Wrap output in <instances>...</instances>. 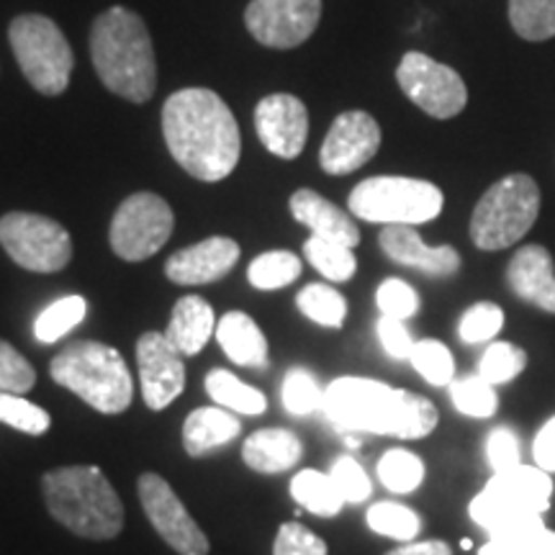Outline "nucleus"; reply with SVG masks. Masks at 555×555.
Segmentation results:
<instances>
[{
    "label": "nucleus",
    "mask_w": 555,
    "mask_h": 555,
    "mask_svg": "<svg viewBox=\"0 0 555 555\" xmlns=\"http://www.w3.org/2000/svg\"><path fill=\"white\" fill-rule=\"evenodd\" d=\"M291 496H294L298 506L314 512L319 517H335L345 504L332 476L314 468H307L294 476V481H291Z\"/></svg>",
    "instance_id": "obj_28"
},
{
    "label": "nucleus",
    "mask_w": 555,
    "mask_h": 555,
    "mask_svg": "<svg viewBox=\"0 0 555 555\" xmlns=\"http://www.w3.org/2000/svg\"><path fill=\"white\" fill-rule=\"evenodd\" d=\"M0 245L31 273H60L73 260V237L60 221L41 214L11 211L0 219Z\"/></svg>",
    "instance_id": "obj_10"
},
{
    "label": "nucleus",
    "mask_w": 555,
    "mask_h": 555,
    "mask_svg": "<svg viewBox=\"0 0 555 555\" xmlns=\"http://www.w3.org/2000/svg\"><path fill=\"white\" fill-rule=\"evenodd\" d=\"M139 502L150 525L178 555H208V538L180 502L172 486L157 474H142L137 481Z\"/></svg>",
    "instance_id": "obj_13"
},
{
    "label": "nucleus",
    "mask_w": 555,
    "mask_h": 555,
    "mask_svg": "<svg viewBox=\"0 0 555 555\" xmlns=\"http://www.w3.org/2000/svg\"><path fill=\"white\" fill-rule=\"evenodd\" d=\"M386 555H453V551L442 540H425V543H406Z\"/></svg>",
    "instance_id": "obj_49"
},
{
    "label": "nucleus",
    "mask_w": 555,
    "mask_h": 555,
    "mask_svg": "<svg viewBox=\"0 0 555 555\" xmlns=\"http://www.w3.org/2000/svg\"><path fill=\"white\" fill-rule=\"evenodd\" d=\"M332 481L337 483L339 494H343L345 502L350 504H360L371 496V478L363 470V466L356 461V457L343 455L337 457L335 466L330 470Z\"/></svg>",
    "instance_id": "obj_45"
},
{
    "label": "nucleus",
    "mask_w": 555,
    "mask_h": 555,
    "mask_svg": "<svg viewBox=\"0 0 555 555\" xmlns=\"http://www.w3.org/2000/svg\"><path fill=\"white\" fill-rule=\"evenodd\" d=\"M486 457H489V466L494 468V474L519 466V442L515 433L506 427L494 429L486 440Z\"/></svg>",
    "instance_id": "obj_46"
},
{
    "label": "nucleus",
    "mask_w": 555,
    "mask_h": 555,
    "mask_svg": "<svg viewBox=\"0 0 555 555\" xmlns=\"http://www.w3.org/2000/svg\"><path fill=\"white\" fill-rule=\"evenodd\" d=\"M88 304L82 296H65L60 301H54L47 307L34 322V337L39 343L52 345L67 335L69 330L78 327V324L86 319Z\"/></svg>",
    "instance_id": "obj_32"
},
{
    "label": "nucleus",
    "mask_w": 555,
    "mask_h": 555,
    "mask_svg": "<svg viewBox=\"0 0 555 555\" xmlns=\"http://www.w3.org/2000/svg\"><path fill=\"white\" fill-rule=\"evenodd\" d=\"M376 304L380 309V317L406 322V319H412L420 311V294L409 283L401 281V278H388L376 291Z\"/></svg>",
    "instance_id": "obj_43"
},
{
    "label": "nucleus",
    "mask_w": 555,
    "mask_h": 555,
    "mask_svg": "<svg viewBox=\"0 0 555 555\" xmlns=\"http://www.w3.org/2000/svg\"><path fill=\"white\" fill-rule=\"evenodd\" d=\"M504 327V311L502 307L491 301H481L476 307H470L463 314L461 324H457V335L466 345H481L491 343Z\"/></svg>",
    "instance_id": "obj_41"
},
{
    "label": "nucleus",
    "mask_w": 555,
    "mask_h": 555,
    "mask_svg": "<svg viewBox=\"0 0 555 555\" xmlns=\"http://www.w3.org/2000/svg\"><path fill=\"white\" fill-rule=\"evenodd\" d=\"M540 214V189L525 172L496 180L478 198L470 217V240L483 253L517 245L530 232Z\"/></svg>",
    "instance_id": "obj_6"
},
{
    "label": "nucleus",
    "mask_w": 555,
    "mask_h": 555,
    "mask_svg": "<svg viewBox=\"0 0 555 555\" xmlns=\"http://www.w3.org/2000/svg\"><path fill=\"white\" fill-rule=\"evenodd\" d=\"M37 384V371L16 347L0 339V393H24Z\"/></svg>",
    "instance_id": "obj_42"
},
{
    "label": "nucleus",
    "mask_w": 555,
    "mask_h": 555,
    "mask_svg": "<svg viewBox=\"0 0 555 555\" xmlns=\"http://www.w3.org/2000/svg\"><path fill=\"white\" fill-rule=\"evenodd\" d=\"M527 367V352L512 343H491L478 360V376L491 386L509 384Z\"/></svg>",
    "instance_id": "obj_36"
},
{
    "label": "nucleus",
    "mask_w": 555,
    "mask_h": 555,
    "mask_svg": "<svg viewBox=\"0 0 555 555\" xmlns=\"http://www.w3.org/2000/svg\"><path fill=\"white\" fill-rule=\"evenodd\" d=\"M291 214L298 224L309 227L314 237L339 242L345 247H356L360 242V229L356 221L350 219V214H345L343 208L332 204L330 198L319 196L317 191L301 189L296 191L288 201Z\"/></svg>",
    "instance_id": "obj_21"
},
{
    "label": "nucleus",
    "mask_w": 555,
    "mask_h": 555,
    "mask_svg": "<svg viewBox=\"0 0 555 555\" xmlns=\"http://www.w3.org/2000/svg\"><path fill=\"white\" fill-rule=\"evenodd\" d=\"M450 399H453L455 409L466 416H476V420H486L494 416L499 409V397L494 386L481 376H468L450 384Z\"/></svg>",
    "instance_id": "obj_39"
},
{
    "label": "nucleus",
    "mask_w": 555,
    "mask_h": 555,
    "mask_svg": "<svg viewBox=\"0 0 555 555\" xmlns=\"http://www.w3.org/2000/svg\"><path fill=\"white\" fill-rule=\"evenodd\" d=\"M478 555H555V532L547 530L543 515H522L491 532Z\"/></svg>",
    "instance_id": "obj_24"
},
{
    "label": "nucleus",
    "mask_w": 555,
    "mask_h": 555,
    "mask_svg": "<svg viewBox=\"0 0 555 555\" xmlns=\"http://www.w3.org/2000/svg\"><path fill=\"white\" fill-rule=\"evenodd\" d=\"M240 262V245L229 237H208L178 249L165 262V275L178 286H206L219 281Z\"/></svg>",
    "instance_id": "obj_18"
},
{
    "label": "nucleus",
    "mask_w": 555,
    "mask_h": 555,
    "mask_svg": "<svg viewBox=\"0 0 555 555\" xmlns=\"http://www.w3.org/2000/svg\"><path fill=\"white\" fill-rule=\"evenodd\" d=\"M211 335H217V317L211 304L201 296H183L172 307V317L165 337L180 356H198Z\"/></svg>",
    "instance_id": "obj_23"
},
{
    "label": "nucleus",
    "mask_w": 555,
    "mask_h": 555,
    "mask_svg": "<svg viewBox=\"0 0 555 555\" xmlns=\"http://www.w3.org/2000/svg\"><path fill=\"white\" fill-rule=\"evenodd\" d=\"M301 457L304 442L298 440L296 433L283 427L258 429L242 442V461L258 474H283V470L296 468Z\"/></svg>",
    "instance_id": "obj_22"
},
{
    "label": "nucleus",
    "mask_w": 555,
    "mask_h": 555,
    "mask_svg": "<svg viewBox=\"0 0 555 555\" xmlns=\"http://www.w3.org/2000/svg\"><path fill=\"white\" fill-rule=\"evenodd\" d=\"M412 365L427 384L433 386H450L455 380V360L453 352L448 350L440 339H420L414 343Z\"/></svg>",
    "instance_id": "obj_37"
},
{
    "label": "nucleus",
    "mask_w": 555,
    "mask_h": 555,
    "mask_svg": "<svg viewBox=\"0 0 555 555\" xmlns=\"http://www.w3.org/2000/svg\"><path fill=\"white\" fill-rule=\"evenodd\" d=\"M322 412L347 433L422 440L440 422L433 401L373 378L345 376L324 388Z\"/></svg>",
    "instance_id": "obj_2"
},
{
    "label": "nucleus",
    "mask_w": 555,
    "mask_h": 555,
    "mask_svg": "<svg viewBox=\"0 0 555 555\" xmlns=\"http://www.w3.org/2000/svg\"><path fill=\"white\" fill-rule=\"evenodd\" d=\"M204 386L214 404L221 409H229V412L255 416L268 409L266 393L258 391L255 386L245 384V380L234 376V373L224 371V367H214V371H208Z\"/></svg>",
    "instance_id": "obj_27"
},
{
    "label": "nucleus",
    "mask_w": 555,
    "mask_h": 555,
    "mask_svg": "<svg viewBox=\"0 0 555 555\" xmlns=\"http://www.w3.org/2000/svg\"><path fill=\"white\" fill-rule=\"evenodd\" d=\"M350 211L371 224H425L440 217L446 196L435 183L420 178L376 176L352 189Z\"/></svg>",
    "instance_id": "obj_7"
},
{
    "label": "nucleus",
    "mask_w": 555,
    "mask_h": 555,
    "mask_svg": "<svg viewBox=\"0 0 555 555\" xmlns=\"http://www.w3.org/2000/svg\"><path fill=\"white\" fill-rule=\"evenodd\" d=\"M506 283L522 301L555 314V262L543 245H525L512 255Z\"/></svg>",
    "instance_id": "obj_20"
},
{
    "label": "nucleus",
    "mask_w": 555,
    "mask_h": 555,
    "mask_svg": "<svg viewBox=\"0 0 555 555\" xmlns=\"http://www.w3.org/2000/svg\"><path fill=\"white\" fill-rule=\"evenodd\" d=\"M304 255H307L309 266L332 283L350 281L358 270L356 253H352L350 247L339 245V242H332V240L314 237V234H311L307 245H304Z\"/></svg>",
    "instance_id": "obj_30"
},
{
    "label": "nucleus",
    "mask_w": 555,
    "mask_h": 555,
    "mask_svg": "<svg viewBox=\"0 0 555 555\" xmlns=\"http://www.w3.org/2000/svg\"><path fill=\"white\" fill-rule=\"evenodd\" d=\"M50 376L101 414L127 412L134 399V378L121 352L95 339H75L60 350L50 363Z\"/></svg>",
    "instance_id": "obj_5"
},
{
    "label": "nucleus",
    "mask_w": 555,
    "mask_h": 555,
    "mask_svg": "<svg viewBox=\"0 0 555 555\" xmlns=\"http://www.w3.org/2000/svg\"><path fill=\"white\" fill-rule=\"evenodd\" d=\"M378 245L386 258L397 262V266L422 270V273L435 278L455 275L457 268H461V255H457L455 247H429L420 237V232L409 224H388L380 229Z\"/></svg>",
    "instance_id": "obj_19"
},
{
    "label": "nucleus",
    "mask_w": 555,
    "mask_h": 555,
    "mask_svg": "<svg viewBox=\"0 0 555 555\" xmlns=\"http://www.w3.org/2000/svg\"><path fill=\"white\" fill-rule=\"evenodd\" d=\"M0 422L24 435L39 437L50 429L52 416L21 393H0Z\"/></svg>",
    "instance_id": "obj_40"
},
{
    "label": "nucleus",
    "mask_w": 555,
    "mask_h": 555,
    "mask_svg": "<svg viewBox=\"0 0 555 555\" xmlns=\"http://www.w3.org/2000/svg\"><path fill=\"white\" fill-rule=\"evenodd\" d=\"M397 82L406 99L433 119H453L468 103V88L461 75L422 52H406L401 57Z\"/></svg>",
    "instance_id": "obj_12"
},
{
    "label": "nucleus",
    "mask_w": 555,
    "mask_h": 555,
    "mask_svg": "<svg viewBox=\"0 0 555 555\" xmlns=\"http://www.w3.org/2000/svg\"><path fill=\"white\" fill-rule=\"evenodd\" d=\"M163 134L172 159L196 180L219 183L237 168L240 124L214 90L185 88L172 93L163 108Z\"/></svg>",
    "instance_id": "obj_1"
},
{
    "label": "nucleus",
    "mask_w": 555,
    "mask_h": 555,
    "mask_svg": "<svg viewBox=\"0 0 555 555\" xmlns=\"http://www.w3.org/2000/svg\"><path fill=\"white\" fill-rule=\"evenodd\" d=\"M281 399L288 414L309 416L322 409L324 391L309 371H304V367H291L286 378H283Z\"/></svg>",
    "instance_id": "obj_38"
},
{
    "label": "nucleus",
    "mask_w": 555,
    "mask_h": 555,
    "mask_svg": "<svg viewBox=\"0 0 555 555\" xmlns=\"http://www.w3.org/2000/svg\"><path fill=\"white\" fill-rule=\"evenodd\" d=\"M90 57L111 93L131 103H147L157 86V60L150 31L134 11H103L90 29Z\"/></svg>",
    "instance_id": "obj_3"
},
{
    "label": "nucleus",
    "mask_w": 555,
    "mask_h": 555,
    "mask_svg": "<svg viewBox=\"0 0 555 555\" xmlns=\"http://www.w3.org/2000/svg\"><path fill=\"white\" fill-rule=\"evenodd\" d=\"M273 555H327V543L307 525L286 522L278 527Z\"/></svg>",
    "instance_id": "obj_44"
},
{
    "label": "nucleus",
    "mask_w": 555,
    "mask_h": 555,
    "mask_svg": "<svg viewBox=\"0 0 555 555\" xmlns=\"http://www.w3.org/2000/svg\"><path fill=\"white\" fill-rule=\"evenodd\" d=\"M50 515L73 535L114 540L124 527V504L99 466H65L41 478Z\"/></svg>",
    "instance_id": "obj_4"
},
{
    "label": "nucleus",
    "mask_w": 555,
    "mask_h": 555,
    "mask_svg": "<svg viewBox=\"0 0 555 555\" xmlns=\"http://www.w3.org/2000/svg\"><path fill=\"white\" fill-rule=\"evenodd\" d=\"M509 24L527 41L555 37V0H509Z\"/></svg>",
    "instance_id": "obj_33"
},
{
    "label": "nucleus",
    "mask_w": 555,
    "mask_h": 555,
    "mask_svg": "<svg viewBox=\"0 0 555 555\" xmlns=\"http://www.w3.org/2000/svg\"><path fill=\"white\" fill-rule=\"evenodd\" d=\"M532 455H535V466L555 474V416L551 422H545L535 437V446H532Z\"/></svg>",
    "instance_id": "obj_48"
},
{
    "label": "nucleus",
    "mask_w": 555,
    "mask_h": 555,
    "mask_svg": "<svg viewBox=\"0 0 555 555\" xmlns=\"http://www.w3.org/2000/svg\"><path fill=\"white\" fill-rule=\"evenodd\" d=\"M322 0H253L245 26L255 41L270 50H294L317 31Z\"/></svg>",
    "instance_id": "obj_14"
},
{
    "label": "nucleus",
    "mask_w": 555,
    "mask_h": 555,
    "mask_svg": "<svg viewBox=\"0 0 555 555\" xmlns=\"http://www.w3.org/2000/svg\"><path fill=\"white\" fill-rule=\"evenodd\" d=\"M137 367L142 397L152 412H163L185 388L183 356L170 345L165 332H144L137 343Z\"/></svg>",
    "instance_id": "obj_15"
},
{
    "label": "nucleus",
    "mask_w": 555,
    "mask_h": 555,
    "mask_svg": "<svg viewBox=\"0 0 555 555\" xmlns=\"http://www.w3.org/2000/svg\"><path fill=\"white\" fill-rule=\"evenodd\" d=\"M255 129L275 157L296 159L307 147L309 111L291 93L266 95L255 108Z\"/></svg>",
    "instance_id": "obj_17"
},
{
    "label": "nucleus",
    "mask_w": 555,
    "mask_h": 555,
    "mask_svg": "<svg viewBox=\"0 0 555 555\" xmlns=\"http://www.w3.org/2000/svg\"><path fill=\"white\" fill-rule=\"evenodd\" d=\"M296 307L311 322L330 330L343 327L347 319V298L324 283H309L307 288H301V294L296 296Z\"/></svg>",
    "instance_id": "obj_31"
},
{
    "label": "nucleus",
    "mask_w": 555,
    "mask_h": 555,
    "mask_svg": "<svg viewBox=\"0 0 555 555\" xmlns=\"http://www.w3.org/2000/svg\"><path fill=\"white\" fill-rule=\"evenodd\" d=\"M378 478L393 494H412L425 481V463L409 450H388L378 461Z\"/></svg>",
    "instance_id": "obj_35"
},
{
    "label": "nucleus",
    "mask_w": 555,
    "mask_h": 555,
    "mask_svg": "<svg viewBox=\"0 0 555 555\" xmlns=\"http://www.w3.org/2000/svg\"><path fill=\"white\" fill-rule=\"evenodd\" d=\"M242 433L240 420L229 409L221 406H201L193 409L183 425V448L185 453L198 457L206 455L208 450L227 446Z\"/></svg>",
    "instance_id": "obj_26"
},
{
    "label": "nucleus",
    "mask_w": 555,
    "mask_h": 555,
    "mask_svg": "<svg viewBox=\"0 0 555 555\" xmlns=\"http://www.w3.org/2000/svg\"><path fill=\"white\" fill-rule=\"evenodd\" d=\"M301 258L288 249H270L255 258L247 268V281L258 291H278L298 281L301 275Z\"/></svg>",
    "instance_id": "obj_29"
},
{
    "label": "nucleus",
    "mask_w": 555,
    "mask_h": 555,
    "mask_svg": "<svg viewBox=\"0 0 555 555\" xmlns=\"http://www.w3.org/2000/svg\"><path fill=\"white\" fill-rule=\"evenodd\" d=\"M365 522L373 532L378 535L401 540V543H412V540L420 535L422 519L414 509H409L404 504L397 502H378L367 509Z\"/></svg>",
    "instance_id": "obj_34"
},
{
    "label": "nucleus",
    "mask_w": 555,
    "mask_h": 555,
    "mask_svg": "<svg viewBox=\"0 0 555 555\" xmlns=\"http://www.w3.org/2000/svg\"><path fill=\"white\" fill-rule=\"evenodd\" d=\"M176 217L172 208L157 193H134L116 208L111 221V249L127 262H142L157 255L170 240Z\"/></svg>",
    "instance_id": "obj_11"
},
{
    "label": "nucleus",
    "mask_w": 555,
    "mask_h": 555,
    "mask_svg": "<svg viewBox=\"0 0 555 555\" xmlns=\"http://www.w3.org/2000/svg\"><path fill=\"white\" fill-rule=\"evenodd\" d=\"M376 330H378L380 345H384V350L388 352V356L397 358V360L412 358L414 339H412V335H409V330L404 327V322H399V319H391V317H380Z\"/></svg>",
    "instance_id": "obj_47"
},
{
    "label": "nucleus",
    "mask_w": 555,
    "mask_h": 555,
    "mask_svg": "<svg viewBox=\"0 0 555 555\" xmlns=\"http://www.w3.org/2000/svg\"><path fill=\"white\" fill-rule=\"evenodd\" d=\"M380 147V127L365 111L339 114L319 150V165L330 176H347L363 168Z\"/></svg>",
    "instance_id": "obj_16"
},
{
    "label": "nucleus",
    "mask_w": 555,
    "mask_h": 555,
    "mask_svg": "<svg viewBox=\"0 0 555 555\" xmlns=\"http://www.w3.org/2000/svg\"><path fill=\"white\" fill-rule=\"evenodd\" d=\"M217 339L227 358L242 367H268V339L245 311H227L217 324Z\"/></svg>",
    "instance_id": "obj_25"
},
{
    "label": "nucleus",
    "mask_w": 555,
    "mask_h": 555,
    "mask_svg": "<svg viewBox=\"0 0 555 555\" xmlns=\"http://www.w3.org/2000/svg\"><path fill=\"white\" fill-rule=\"evenodd\" d=\"M11 50L16 54L21 73L39 93L60 95L69 86L75 57L69 41L52 18L26 13L11 21Z\"/></svg>",
    "instance_id": "obj_8"
},
{
    "label": "nucleus",
    "mask_w": 555,
    "mask_h": 555,
    "mask_svg": "<svg viewBox=\"0 0 555 555\" xmlns=\"http://www.w3.org/2000/svg\"><path fill=\"white\" fill-rule=\"evenodd\" d=\"M553 499V478L538 466H519L491 476L468 506V515L483 530L496 532L522 515H543Z\"/></svg>",
    "instance_id": "obj_9"
}]
</instances>
